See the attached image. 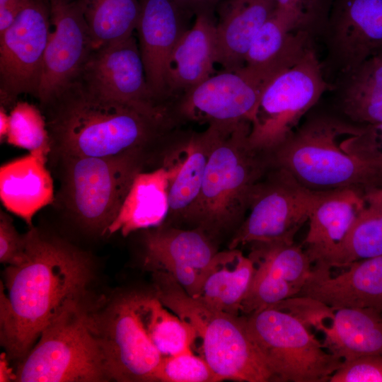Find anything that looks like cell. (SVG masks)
<instances>
[{
	"instance_id": "obj_1",
	"label": "cell",
	"mask_w": 382,
	"mask_h": 382,
	"mask_svg": "<svg viewBox=\"0 0 382 382\" xmlns=\"http://www.w3.org/2000/svg\"><path fill=\"white\" fill-rule=\"evenodd\" d=\"M23 262L8 265L0 291L1 345L22 359L42 330L71 306L84 302L93 277L88 255L32 227Z\"/></svg>"
},
{
	"instance_id": "obj_2",
	"label": "cell",
	"mask_w": 382,
	"mask_h": 382,
	"mask_svg": "<svg viewBox=\"0 0 382 382\" xmlns=\"http://www.w3.org/2000/svg\"><path fill=\"white\" fill-rule=\"evenodd\" d=\"M269 156L272 166L313 190L351 188L366 195L382 188V149L376 126L341 115L310 112Z\"/></svg>"
},
{
	"instance_id": "obj_3",
	"label": "cell",
	"mask_w": 382,
	"mask_h": 382,
	"mask_svg": "<svg viewBox=\"0 0 382 382\" xmlns=\"http://www.w3.org/2000/svg\"><path fill=\"white\" fill-rule=\"evenodd\" d=\"M60 156L107 157L146 150L173 125L103 95L79 74L41 104Z\"/></svg>"
},
{
	"instance_id": "obj_4",
	"label": "cell",
	"mask_w": 382,
	"mask_h": 382,
	"mask_svg": "<svg viewBox=\"0 0 382 382\" xmlns=\"http://www.w3.org/2000/svg\"><path fill=\"white\" fill-rule=\"evenodd\" d=\"M250 128L248 122L207 128L210 151L188 221L212 238L241 224L255 189L272 167L269 154L251 145Z\"/></svg>"
},
{
	"instance_id": "obj_5",
	"label": "cell",
	"mask_w": 382,
	"mask_h": 382,
	"mask_svg": "<svg viewBox=\"0 0 382 382\" xmlns=\"http://www.w3.org/2000/svg\"><path fill=\"white\" fill-rule=\"evenodd\" d=\"M153 277L154 294L202 340L203 358L219 381H271L243 316L221 312L190 296L165 272L154 271Z\"/></svg>"
},
{
	"instance_id": "obj_6",
	"label": "cell",
	"mask_w": 382,
	"mask_h": 382,
	"mask_svg": "<svg viewBox=\"0 0 382 382\" xmlns=\"http://www.w3.org/2000/svg\"><path fill=\"white\" fill-rule=\"evenodd\" d=\"M60 156L62 195L66 209L83 228L104 235L141 172L144 150L107 157Z\"/></svg>"
},
{
	"instance_id": "obj_7",
	"label": "cell",
	"mask_w": 382,
	"mask_h": 382,
	"mask_svg": "<svg viewBox=\"0 0 382 382\" xmlns=\"http://www.w3.org/2000/svg\"><path fill=\"white\" fill-rule=\"evenodd\" d=\"M84 302L64 311L41 332L21 359L18 382H98L109 379Z\"/></svg>"
},
{
	"instance_id": "obj_8",
	"label": "cell",
	"mask_w": 382,
	"mask_h": 382,
	"mask_svg": "<svg viewBox=\"0 0 382 382\" xmlns=\"http://www.w3.org/2000/svg\"><path fill=\"white\" fill-rule=\"evenodd\" d=\"M243 318L271 381H329L342 362L286 311L267 308Z\"/></svg>"
},
{
	"instance_id": "obj_9",
	"label": "cell",
	"mask_w": 382,
	"mask_h": 382,
	"mask_svg": "<svg viewBox=\"0 0 382 382\" xmlns=\"http://www.w3.org/2000/svg\"><path fill=\"white\" fill-rule=\"evenodd\" d=\"M315 46L294 64L279 73L265 86L249 140L270 154L284 143L318 103L332 90Z\"/></svg>"
},
{
	"instance_id": "obj_10",
	"label": "cell",
	"mask_w": 382,
	"mask_h": 382,
	"mask_svg": "<svg viewBox=\"0 0 382 382\" xmlns=\"http://www.w3.org/2000/svg\"><path fill=\"white\" fill-rule=\"evenodd\" d=\"M143 296L141 293L124 294L100 310H89V325L110 380L156 381L163 357L146 332L141 313Z\"/></svg>"
},
{
	"instance_id": "obj_11",
	"label": "cell",
	"mask_w": 382,
	"mask_h": 382,
	"mask_svg": "<svg viewBox=\"0 0 382 382\" xmlns=\"http://www.w3.org/2000/svg\"><path fill=\"white\" fill-rule=\"evenodd\" d=\"M325 191L307 188L285 170L272 166L250 199L249 213L228 249L255 243H292Z\"/></svg>"
},
{
	"instance_id": "obj_12",
	"label": "cell",
	"mask_w": 382,
	"mask_h": 382,
	"mask_svg": "<svg viewBox=\"0 0 382 382\" xmlns=\"http://www.w3.org/2000/svg\"><path fill=\"white\" fill-rule=\"evenodd\" d=\"M50 0H30L14 23L0 34L1 106L21 94L37 98L49 40Z\"/></svg>"
},
{
	"instance_id": "obj_13",
	"label": "cell",
	"mask_w": 382,
	"mask_h": 382,
	"mask_svg": "<svg viewBox=\"0 0 382 382\" xmlns=\"http://www.w3.org/2000/svg\"><path fill=\"white\" fill-rule=\"evenodd\" d=\"M78 74L103 95L175 124L170 109L158 102L149 88L134 35L93 49Z\"/></svg>"
},
{
	"instance_id": "obj_14",
	"label": "cell",
	"mask_w": 382,
	"mask_h": 382,
	"mask_svg": "<svg viewBox=\"0 0 382 382\" xmlns=\"http://www.w3.org/2000/svg\"><path fill=\"white\" fill-rule=\"evenodd\" d=\"M266 85L244 67L226 71L208 79L175 97L171 112L175 122L182 120L209 125L254 122Z\"/></svg>"
},
{
	"instance_id": "obj_15",
	"label": "cell",
	"mask_w": 382,
	"mask_h": 382,
	"mask_svg": "<svg viewBox=\"0 0 382 382\" xmlns=\"http://www.w3.org/2000/svg\"><path fill=\"white\" fill-rule=\"evenodd\" d=\"M339 75L382 50V0H335L322 37Z\"/></svg>"
},
{
	"instance_id": "obj_16",
	"label": "cell",
	"mask_w": 382,
	"mask_h": 382,
	"mask_svg": "<svg viewBox=\"0 0 382 382\" xmlns=\"http://www.w3.org/2000/svg\"><path fill=\"white\" fill-rule=\"evenodd\" d=\"M50 33L37 95L40 105L74 79L86 63L93 45L81 0H50Z\"/></svg>"
},
{
	"instance_id": "obj_17",
	"label": "cell",
	"mask_w": 382,
	"mask_h": 382,
	"mask_svg": "<svg viewBox=\"0 0 382 382\" xmlns=\"http://www.w3.org/2000/svg\"><path fill=\"white\" fill-rule=\"evenodd\" d=\"M136 30L149 90L161 104L170 108V60L177 42L188 29L192 14L171 0H140Z\"/></svg>"
},
{
	"instance_id": "obj_18",
	"label": "cell",
	"mask_w": 382,
	"mask_h": 382,
	"mask_svg": "<svg viewBox=\"0 0 382 382\" xmlns=\"http://www.w3.org/2000/svg\"><path fill=\"white\" fill-rule=\"evenodd\" d=\"M332 276L330 268L312 267L297 296L317 300L333 310L371 308L382 313V255L358 260Z\"/></svg>"
},
{
	"instance_id": "obj_19",
	"label": "cell",
	"mask_w": 382,
	"mask_h": 382,
	"mask_svg": "<svg viewBox=\"0 0 382 382\" xmlns=\"http://www.w3.org/2000/svg\"><path fill=\"white\" fill-rule=\"evenodd\" d=\"M364 204L365 195L354 189L324 192L309 216L303 243L312 264L327 267Z\"/></svg>"
},
{
	"instance_id": "obj_20",
	"label": "cell",
	"mask_w": 382,
	"mask_h": 382,
	"mask_svg": "<svg viewBox=\"0 0 382 382\" xmlns=\"http://www.w3.org/2000/svg\"><path fill=\"white\" fill-rule=\"evenodd\" d=\"M276 10L275 0H220L216 8V63L226 71L243 67L255 35Z\"/></svg>"
},
{
	"instance_id": "obj_21",
	"label": "cell",
	"mask_w": 382,
	"mask_h": 382,
	"mask_svg": "<svg viewBox=\"0 0 382 382\" xmlns=\"http://www.w3.org/2000/svg\"><path fill=\"white\" fill-rule=\"evenodd\" d=\"M167 163L154 170L137 175L107 232H120L127 236L137 230L156 228L163 223L169 212L170 181L179 165L178 158H171Z\"/></svg>"
},
{
	"instance_id": "obj_22",
	"label": "cell",
	"mask_w": 382,
	"mask_h": 382,
	"mask_svg": "<svg viewBox=\"0 0 382 382\" xmlns=\"http://www.w3.org/2000/svg\"><path fill=\"white\" fill-rule=\"evenodd\" d=\"M47 156L29 153L0 168V197L10 212L30 227L35 214L54 200L53 180L46 168Z\"/></svg>"
},
{
	"instance_id": "obj_23",
	"label": "cell",
	"mask_w": 382,
	"mask_h": 382,
	"mask_svg": "<svg viewBox=\"0 0 382 382\" xmlns=\"http://www.w3.org/2000/svg\"><path fill=\"white\" fill-rule=\"evenodd\" d=\"M314 42L308 34L294 29L276 10L255 35L243 67L267 85L296 63Z\"/></svg>"
},
{
	"instance_id": "obj_24",
	"label": "cell",
	"mask_w": 382,
	"mask_h": 382,
	"mask_svg": "<svg viewBox=\"0 0 382 382\" xmlns=\"http://www.w3.org/2000/svg\"><path fill=\"white\" fill-rule=\"evenodd\" d=\"M215 13L196 16L172 52L168 75L171 100L212 75L216 63ZM171 101V102H172Z\"/></svg>"
},
{
	"instance_id": "obj_25",
	"label": "cell",
	"mask_w": 382,
	"mask_h": 382,
	"mask_svg": "<svg viewBox=\"0 0 382 382\" xmlns=\"http://www.w3.org/2000/svg\"><path fill=\"white\" fill-rule=\"evenodd\" d=\"M144 243V266L152 272L178 267L205 270L219 253L213 238L198 228L161 225L145 233Z\"/></svg>"
},
{
	"instance_id": "obj_26",
	"label": "cell",
	"mask_w": 382,
	"mask_h": 382,
	"mask_svg": "<svg viewBox=\"0 0 382 382\" xmlns=\"http://www.w3.org/2000/svg\"><path fill=\"white\" fill-rule=\"evenodd\" d=\"M336 89L340 115L357 124L382 123V55L376 54L337 76Z\"/></svg>"
},
{
	"instance_id": "obj_27",
	"label": "cell",
	"mask_w": 382,
	"mask_h": 382,
	"mask_svg": "<svg viewBox=\"0 0 382 382\" xmlns=\"http://www.w3.org/2000/svg\"><path fill=\"white\" fill-rule=\"evenodd\" d=\"M323 334L324 348L342 361L382 355V313L374 309L335 310L332 322Z\"/></svg>"
},
{
	"instance_id": "obj_28",
	"label": "cell",
	"mask_w": 382,
	"mask_h": 382,
	"mask_svg": "<svg viewBox=\"0 0 382 382\" xmlns=\"http://www.w3.org/2000/svg\"><path fill=\"white\" fill-rule=\"evenodd\" d=\"M255 271L253 260L237 248L219 252L196 299L221 312L238 316Z\"/></svg>"
},
{
	"instance_id": "obj_29",
	"label": "cell",
	"mask_w": 382,
	"mask_h": 382,
	"mask_svg": "<svg viewBox=\"0 0 382 382\" xmlns=\"http://www.w3.org/2000/svg\"><path fill=\"white\" fill-rule=\"evenodd\" d=\"M210 146L207 129L192 135L180 149L178 169L170 181L168 217L188 221L200 193Z\"/></svg>"
},
{
	"instance_id": "obj_30",
	"label": "cell",
	"mask_w": 382,
	"mask_h": 382,
	"mask_svg": "<svg viewBox=\"0 0 382 382\" xmlns=\"http://www.w3.org/2000/svg\"><path fill=\"white\" fill-rule=\"evenodd\" d=\"M382 255V190L365 195V204L357 215L328 267H346L351 263Z\"/></svg>"
},
{
	"instance_id": "obj_31",
	"label": "cell",
	"mask_w": 382,
	"mask_h": 382,
	"mask_svg": "<svg viewBox=\"0 0 382 382\" xmlns=\"http://www.w3.org/2000/svg\"><path fill=\"white\" fill-rule=\"evenodd\" d=\"M93 49L133 35L141 11L140 0H81Z\"/></svg>"
},
{
	"instance_id": "obj_32",
	"label": "cell",
	"mask_w": 382,
	"mask_h": 382,
	"mask_svg": "<svg viewBox=\"0 0 382 382\" xmlns=\"http://www.w3.org/2000/svg\"><path fill=\"white\" fill-rule=\"evenodd\" d=\"M141 313L148 335L163 357L192 350L197 337L195 330L170 312L155 294H144Z\"/></svg>"
},
{
	"instance_id": "obj_33",
	"label": "cell",
	"mask_w": 382,
	"mask_h": 382,
	"mask_svg": "<svg viewBox=\"0 0 382 382\" xmlns=\"http://www.w3.org/2000/svg\"><path fill=\"white\" fill-rule=\"evenodd\" d=\"M250 245L251 252L249 257L265 263L290 284L299 294L312 270V263L305 250L294 242L255 243Z\"/></svg>"
},
{
	"instance_id": "obj_34",
	"label": "cell",
	"mask_w": 382,
	"mask_h": 382,
	"mask_svg": "<svg viewBox=\"0 0 382 382\" xmlns=\"http://www.w3.org/2000/svg\"><path fill=\"white\" fill-rule=\"evenodd\" d=\"M8 144L47 157L52 145L45 118L34 105L18 102L9 115Z\"/></svg>"
},
{
	"instance_id": "obj_35",
	"label": "cell",
	"mask_w": 382,
	"mask_h": 382,
	"mask_svg": "<svg viewBox=\"0 0 382 382\" xmlns=\"http://www.w3.org/2000/svg\"><path fill=\"white\" fill-rule=\"evenodd\" d=\"M253 260L255 271L241 308V312L244 315L273 307L284 300L297 296L296 290L265 263Z\"/></svg>"
},
{
	"instance_id": "obj_36",
	"label": "cell",
	"mask_w": 382,
	"mask_h": 382,
	"mask_svg": "<svg viewBox=\"0 0 382 382\" xmlns=\"http://www.w3.org/2000/svg\"><path fill=\"white\" fill-rule=\"evenodd\" d=\"M335 0H275L277 11L291 27L314 40L322 37Z\"/></svg>"
},
{
	"instance_id": "obj_37",
	"label": "cell",
	"mask_w": 382,
	"mask_h": 382,
	"mask_svg": "<svg viewBox=\"0 0 382 382\" xmlns=\"http://www.w3.org/2000/svg\"><path fill=\"white\" fill-rule=\"evenodd\" d=\"M162 382H218V378L203 357L192 350L163 357L156 376Z\"/></svg>"
},
{
	"instance_id": "obj_38",
	"label": "cell",
	"mask_w": 382,
	"mask_h": 382,
	"mask_svg": "<svg viewBox=\"0 0 382 382\" xmlns=\"http://www.w3.org/2000/svg\"><path fill=\"white\" fill-rule=\"evenodd\" d=\"M329 382H382V355L368 354L342 361Z\"/></svg>"
},
{
	"instance_id": "obj_39",
	"label": "cell",
	"mask_w": 382,
	"mask_h": 382,
	"mask_svg": "<svg viewBox=\"0 0 382 382\" xmlns=\"http://www.w3.org/2000/svg\"><path fill=\"white\" fill-rule=\"evenodd\" d=\"M26 235L16 229L12 218L0 211V262L8 265L21 264L25 256Z\"/></svg>"
},
{
	"instance_id": "obj_40",
	"label": "cell",
	"mask_w": 382,
	"mask_h": 382,
	"mask_svg": "<svg viewBox=\"0 0 382 382\" xmlns=\"http://www.w3.org/2000/svg\"><path fill=\"white\" fill-rule=\"evenodd\" d=\"M30 0H10L0 6V34L16 21Z\"/></svg>"
},
{
	"instance_id": "obj_41",
	"label": "cell",
	"mask_w": 382,
	"mask_h": 382,
	"mask_svg": "<svg viewBox=\"0 0 382 382\" xmlns=\"http://www.w3.org/2000/svg\"><path fill=\"white\" fill-rule=\"evenodd\" d=\"M183 10L197 16L201 13H215L219 0H171Z\"/></svg>"
},
{
	"instance_id": "obj_42",
	"label": "cell",
	"mask_w": 382,
	"mask_h": 382,
	"mask_svg": "<svg viewBox=\"0 0 382 382\" xmlns=\"http://www.w3.org/2000/svg\"><path fill=\"white\" fill-rule=\"evenodd\" d=\"M7 353L3 352L0 356V381H16V373L13 369L9 366L7 359Z\"/></svg>"
},
{
	"instance_id": "obj_43",
	"label": "cell",
	"mask_w": 382,
	"mask_h": 382,
	"mask_svg": "<svg viewBox=\"0 0 382 382\" xmlns=\"http://www.w3.org/2000/svg\"><path fill=\"white\" fill-rule=\"evenodd\" d=\"M9 126V115L6 113L4 107L1 105L0 110V139L1 142L6 140Z\"/></svg>"
},
{
	"instance_id": "obj_44",
	"label": "cell",
	"mask_w": 382,
	"mask_h": 382,
	"mask_svg": "<svg viewBox=\"0 0 382 382\" xmlns=\"http://www.w3.org/2000/svg\"><path fill=\"white\" fill-rule=\"evenodd\" d=\"M378 132L379 142L382 149V123L376 126Z\"/></svg>"
},
{
	"instance_id": "obj_45",
	"label": "cell",
	"mask_w": 382,
	"mask_h": 382,
	"mask_svg": "<svg viewBox=\"0 0 382 382\" xmlns=\"http://www.w3.org/2000/svg\"><path fill=\"white\" fill-rule=\"evenodd\" d=\"M10 0H0V6L4 5L6 2L9 1Z\"/></svg>"
},
{
	"instance_id": "obj_46",
	"label": "cell",
	"mask_w": 382,
	"mask_h": 382,
	"mask_svg": "<svg viewBox=\"0 0 382 382\" xmlns=\"http://www.w3.org/2000/svg\"><path fill=\"white\" fill-rule=\"evenodd\" d=\"M378 54H381L382 55V50H381Z\"/></svg>"
},
{
	"instance_id": "obj_47",
	"label": "cell",
	"mask_w": 382,
	"mask_h": 382,
	"mask_svg": "<svg viewBox=\"0 0 382 382\" xmlns=\"http://www.w3.org/2000/svg\"><path fill=\"white\" fill-rule=\"evenodd\" d=\"M381 190H382V188H381Z\"/></svg>"
}]
</instances>
